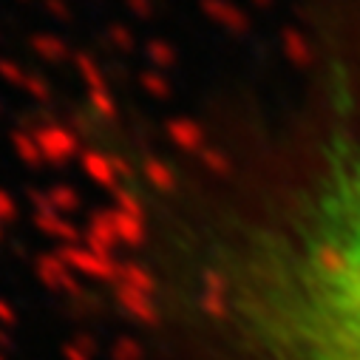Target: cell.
I'll list each match as a JSON object with an SVG mask.
<instances>
[{
	"label": "cell",
	"instance_id": "1",
	"mask_svg": "<svg viewBox=\"0 0 360 360\" xmlns=\"http://www.w3.org/2000/svg\"><path fill=\"white\" fill-rule=\"evenodd\" d=\"M117 304L148 360H360V71L287 125L114 156Z\"/></svg>",
	"mask_w": 360,
	"mask_h": 360
}]
</instances>
